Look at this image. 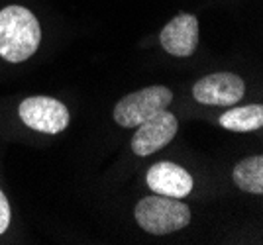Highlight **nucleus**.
I'll return each instance as SVG.
<instances>
[{"label":"nucleus","instance_id":"f257e3e1","mask_svg":"<svg viewBox=\"0 0 263 245\" xmlns=\"http://www.w3.org/2000/svg\"><path fill=\"white\" fill-rule=\"evenodd\" d=\"M42 28L32 10L6 6L0 10V57L8 63H22L37 51Z\"/></svg>","mask_w":263,"mask_h":245},{"label":"nucleus","instance_id":"f03ea898","mask_svg":"<svg viewBox=\"0 0 263 245\" xmlns=\"http://www.w3.org/2000/svg\"><path fill=\"white\" fill-rule=\"evenodd\" d=\"M136 222L143 232L154 235H167L183 230L191 222L189 206L179 202V198L154 194L145 196L136 204Z\"/></svg>","mask_w":263,"mask_h":245},{"label":"nucleus","instance_id":"7ed1b4c3","mask_svg":"<svg viewBox=\"0 0 263 245\" xmlns=\"http://www.w3.org/2000/svg\"><path fill=\"white\" fill-rule=\"evenodd\" d=\"M171 102H173V92L163 85L136 90L132 94H126L114 106V122L122 128H136L155 116L157 112L167 110Z\"/></svg>","mask_w":263,"mask_h":245},{"label":"nucleus","instance_id":"20e7f679","mask_svg":"<svg viewBox=\"0 0 263 245\" xmlns=\"http://www.w3.org/2000/svg\"><path fill=\"white\" fill-rule=\"evenodd\" d=\"M20 120L28 128L42 134H59L69 126V110L61 100L51 96H30L22 100L20 108Z\"/></svg>","mask_w":263,"mask_h":245},{"label":"nucleus","instance_id":"39448f33","mask_svg":"<svg viewBox=\"0 0 263 245\" xmlns=\"http://www.w3.org/2000/svg\"><path fill=\"white\" fill-rule=\"evenodd\" d=\"M177 130H179L177 116L167 110L157 112L149 120L136 126V134L132 137V151L138 157L152 155L173 141Z\"/></svg>","mask_w":263,"mask_h":245},{"label":"nucleus","instance_id":"423d86ee","mask_svg":"<svg viewBox=\"0 0 263 245\" xmlns=\"http://www.w3.org/2000/svg\"><path fill=\"white\" fill-rule=\"evenodd\" d=\"M246 83L236 73H212L193 87L195 100L206 106H234L243 98Z\"/></svg>","mask_w":263,"mask_h":245},{"label":"nucleus","instance_id":"0eeeda50","mask_svg":"<svg viewBox=\"0 0 263 245\" xmlns=\"http://www.w3.org/2000/svg\"><path fill=\"white\" fill-rule=\"evenodd\" d=\"M161 47L173 57H191L198 45V20L193 14H179L159 34Z\"/></svg>","mask_w":263,"mask_h":245},{"label":"nucleus","instance_id":"6e6552de","mask_svg":"<svg viewBox=\"0 0 263 245\" xmlns=\"http://www.w3.org/2000/svg\"><path fill=\"white\" fill-rule=\"evenodd\" d=\"M147 187L155 194H163L171 198H183L193 190V177L189 171L171 161H159L147 171Z\"/></svg>","mask_w":263,"mask_h":245},{"label":"nucleus","instance_id":"1a4fd4ad","mask_svg":"<svg viewBox=\"0 0 263 245\" xmlns=\"http://www.w3.org/2000/svg\"><path fill=\"white\" fill-rule=\"evenodd\" d=\"M220 126L228 132H255L263 126V106L261 104H248L236 106L220 116Z\"/></svg>","mask_w":263,"mask_h":245},{"label":"nucleus","instance_id":"9d476101","mask_svg":"<svg viewBox=\"0 0 263 245\" xmlns=\"http://www.w3.org/2000/svg\"><path fill=\"white\" fill-rule=\"evenodd\" d=\"M234 182L243 192L261 194L263 192V157L252 155L241 159L234 167Z\"/></svg>","mask_w":263,"mask_h":245},{"label":"nucleus","instance_id":"9b49d317","mask_svg":"<svg viewBox=\"0 0 263 245\" xmlns=\"http://www.w3.org/2000/svg\"><path fill=\"white\" fill-rule=\"evenodd\" d=\"M8 226H10V204L6 194L0 190V235L8 230Z\"/></svg>","mask_w":263,"mask_h":245}]
</instances>
